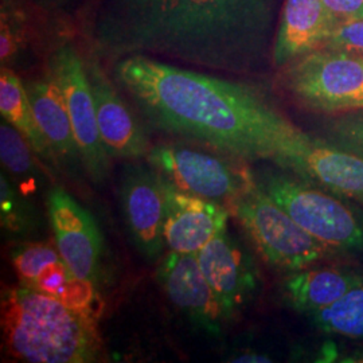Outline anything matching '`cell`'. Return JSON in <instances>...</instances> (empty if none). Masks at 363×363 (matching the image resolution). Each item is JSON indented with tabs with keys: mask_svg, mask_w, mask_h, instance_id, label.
<instances>
[{
	"mask_svg": "<svg viewBox=\"0 0 363 363\" xmlns=\"http://www.w3.org/2000/svg\"><path fill=\"white\" fill-rule=\"evenodd\" d=\"M117 81L156 128L240 160L279 166L303 130L247 85L157 61L121 58Z\"/></svg>",
	"mask_w": 363,
	"mask_h": 363,
	"instance_id": "1",
	"label": "cell"
},
{
	"mask_svg": "<svg viewBox=\"0 0 363 363\" xmlns=\"http://www.w3.org/2000/svg\"><path fill=\"white\" fill-rule=\"evenodd\" d=\"M363 283V273L345 267L306 268L286 276L283 292L298 311L310 315L331 306L351 288Z\"/></svg>",
	"mask_w": 363,
	"mask_h": 363,
	"instance_id": "17",
	"label": "cell"
},
{
	"mask_svg": "<svg viewBox=\"0 0 363 363\" xmlns=\"http://www.w3.org/2000/svg\"><path fill=\"white\" fill-rule=\"evenodd\" d=\"M55 245L77 277L99 284L103 237L91 213L60 186L46 196Z\"/></svg>",
	"mask_w": 363,
	"mask_h": 363,
	"instance_id": "11",
	"label": "cell"
},
{
	"mask_svg": "<svg viewBox=\"0 0 363 363\" xmlns=\"http://www.w3.org/2000/svg\"><path fill=\"white\" fill-rule=\"evenodd\" d=\"M284 78L288 91L312 111H363L362 55L318 49L291 61Z\"/></svg>",
	"mask_w": 363,
	"mask_h": 363,
	"instance_id": "6",
	"label": "cell"
},
{
	"mask_svg": "<svg viewBox=\"0 0 363 363\" xmlns=\"http://www.w3.org/2000/svg\"><path fill=\"white\" fill-rule=\"evenodd\" d=\"M232 211L262 259L277 269L296 272L337 252L304 230L256 181L237 196Z\"/></svg>",
	"mask_w": 363,
	"mask_h": 363,
	"instance_id": "4",
	"label": "cell"
},
{
	"mask_svg": "<svg viewBox=\"0 0 363 363\" xmlns=\"http://www.w3.org/2000/svg\"><path fill=\"white\" fill-rule=\"evenodd\" d=\"M335 25L363 19V0H322Z\"/></svg>",
	"mask_w": 363,
	"mask_h": 363,
	"instance_id": "28",
	"label": "cell"
},
{
	"mask_svg": "<svg viewBox=\"0 0 363 363\" xmlns=\"http://www.w3.org/2000/svg\"><path fill=\"white\" fill-rule=\"evenodd\" d=\"M322 49L349 52L363 57V19L337 23L325 39Z\"/></svg>",
	"mask_w": 363,
	"mask_h": 363,
	"instance_id": "26",
	"label": "cell"
},
{
	"mask_svg": "<svg viewBox=\"0 0 363 363\" xmlns=\"http://www.w3.org/2000/svg\"><path fill=\"white\" fill-rule=\"evenodd\" d=\"M49 76L65 99L82 167L91 181L103 183L109 175L111 156L100 136L86 64L73 46L64 45L52 57Z\"/></svg>",
	"mask_w": 363,
	"mask_h": 363,
	"instance_id": "8",
	"label": "cell"
},
{
	"mask_svg": "<svg viewBox=\"0 0 363 363\" xmlns=\"http://www.w3.org/2000/svg\"><path fill=\"white\" fill-rule=\"evenodd\" d=\"M120 202L135 247L144 259L156 261L166 247V195L162 175L144 166H127L120 183Z\"/></svg>",
	"mask_w": 363,
	"mask_h": 363,
	"instance_id": "10",
	"label": "cell"
},
{
	"mask_svg": "<svg viewBox=\"0 0 363 363\" xmlns=\"http://www.w3.org/2000/svg\"><path fill=\"white\" fill-rule=\"evenodd\" d=\"M310 318L327 334L363 339V283L351 288L331 306L311 312Z\"/></svg>",
	"mask_w": 363,
	"mask_h": 363,
	"instance_id": "22",
	"label": "cell"
},
{
	"mask_svg": "<svg viewBox=\"0 0 363 363\" xmlns=\"http://www.w3.org/2000/svg\"><path fill=\"white\" fill-rule=\"evenodd\" d=\"M159 286L189 320L210 335H218L225 320L217 298L196 255L169 252L156 271Z\"/></svg>",
	"mask_w": 363,
	"mask_h": 363,
	"instance_id": "14",
	"label": "cell"
},
{
	"mask_svg": "<svg viewBox=\"0 0 363 363\" xmlns=\"http://www.w3.org/2000/svg\"><path fill=\"white\" fill-rule=\"evenodd\" d=\"M272 0H111L96 28L108 54L154 52L233 69L265 26Z\"/></svg>",
	"mask_w": 363,
	"mask_h": 363,
	"instance_id": "2",
	"label": "cell"
},
{
	"mask_svg": "<svg viewBox=\"0 0 363 363\" xmlns=\"http://www.w3.org/2000/svg\"><path fill=\"white\" fill-rule=\"evenodd\" d=\"M232 361L240 363L272 362V359L269 357L257 354V352H242V354L234 357Z\"/></svg>",
	"mask_w": 363,
	"mask_h": 363,
	"instance_id": "29",
	"label": "cell"
},
{
	"mask_svg": "<svg viewBox=\"0 0 363 363\" xmlns=\"http://www.w3.org/2000/svg\"><path fill=\"white\" fill-rule=\"evenodd\" d=\"M255 181L316 240L335 250H363V223L337 195L274 169L253 172Z\"/></svg>",
	"mask_w": 363,
	"mask_h": 363,
	"instance_id": "5",
	"label": "cell"
},
{
	"mask_svg": "<svg viewBox=\"0 0 363 363\" xmlns=\"http://www.w3.org/2000/svg\"><path fill=\"white\" fill-rule=\"evenodd\" d=\"M100 136L111 157L140 159L151 151L142 124L123 101L97 62L86 64Z\"/></svg>",
	"mask_w": 363,
	"mask_h": 363,
	"instance_id": "15",
	"label": "cell"
},
{
	"mask_svg": "<svg viewBox=\"0 0 363 363\" xmlns=\"http://www.w3.org/2000/svg\"><path fill=\"white\" fill-rule=\"evenodd\" d=\"M328 140L363 156V111L333 121L328 127Z\"/></svg>",
	"mask_w": 363,
	"mask_h": 363,
	"instance_id": "25",
	"label": "cell"
},
{
	"mask_svg": "<svg viewBox=\"0 0 363 363\" xmlns=\"http://www.w3.org/2000/svg\"><path fill=\"white\" fill-rule=\"evenodd\" d=\"M0 220L1 228L15 235L31 233L38 228L37 210L4 172L0 174Z\"/></svg>",
	"mask_w": 363,
	"mask_h": 363,
	"instance_id": "23",
	"label": "cell"
},
{
	"mask_svg": "<svg viewBox=\"0 0 363 363\" xmlns=\"http://www.w3.org/2000/svg\"><path fill=\"white\" fill-rule=\"evenodd\" d=\"M334 27L335 22L322 0H286L273 49L274 62L286 65L322 49Z\"/></svg>",
	"mask_w": 363,
	"mask_h": 363,
	"instance_id": "16",
	"label": "cell"
},
{
	"mask_svg": "<svg viewBox=\"0 0 363 363\" xmlns=\"http://www.w3.org/2000/svg\"><path fill=\"white\" fill-rule=\"evenodd\" d=\"M163 187L166 195L164 242L171 252L196 255L214 237L228 230L230 211L226 206L189 194L164 178Z\"/></svg>",
	"mask_w": 363,
	"mask_h": 363,
	"instance_id": "13",
	"label": "cell"
},
{
	"mask_svg": "<svg viewBox=\"0 0 363 363\" xmlns=\"http://www.w3.org/2000/svg\"><path fill=\"white\" fill-rule=\"evenodd\" d=\"M0 310L4 349L15 361L91 363L101 357L94 310L69 307L22 284L3 291Z\"/></svg>",
	"mask_w": 363,
	"mask_h": 363,
	"instance_id": "3",
	"label": "cell"
},
{
	"mask_svg": "<svg viewBox=\"0 0 363 363\" xmlns=\"http://www.w3.org/2000/svg\"><path fill=\"white\" fill-rule=\"evenodd\" d=\"M62 259L58 249L49 244H27L16 247L11 255V262L22 286H31L49 264Z\"/></svg>",
	"mask_w": 363,
	"mask_h": 363,
	"instance_id": "24",
	"label": "cell"
},
{
	"mask_svg": "<svg viewBox=\"0 0 363 363\" xmlns=\"http://www.w3.org/2000/svg\"><path fill=\"white\" fill-rule=\"evenodd\" d=\"M0 113L3 120L10 123L15 130L26 138L35 155L52 164L57 163L58 159L54 155L42 130H39L38 123L33 113L26 85H23L21 78L6 66H1L0 69Z\"/></svg>",
	"mask_w": 363,
	"mask_h": 363,
	"instance_id": "19",
	"label": "cell"
},
{
	"mask_svg": "<svg viewBox=\"0 0 363 363\" xmlns=\"http://www.w3.org/2000/svg\"><path fill=\"white\" fill-rule=\"evenodd\" d=\"M34 150L26 138L6 120L0 124V159L13 178V184L23 195L34 194L40 186V175L34 159Z\"/></svg>",
	"mask_w": 363,
	"mask_h": 363,
	"instance_id": "21",
	"label": "cell"
},
{
	"mask_svg": "<svg viewBox=\"0 0 363 363\" xmlns=\"http://www.w3.org/2000/svg\"><path fill=\"white\" fill-rule=\"evenodd\" d=\"M225 320L241 311L257 292L259 271L252 255L228 230L196 253Z\"/></svg>",
	"mask_w": 363,
	"mask_h": 363,
	"instance_id": "12",
	"label": "cell"
},
{
	"mask_svg": "<svg viewBox=\"0 0 363 363\" xmlns=\"http://www.w3.org/2000/svg\"><path fill=\"white\" fill-rule=\"evenodd\" d=\"M25 27L22 18L1 7L0 18V61L1 65L11 61L23 45Z\"/></svg>",
	"mask_w": 363,
	"mask_h": 363,
	"instance_id": "27",
	"label": "cell"
},
{
	"mask_svg": "<svg viewBox=\"0 0 363 363\" xmlns=\"http://www.w3.org/2000/svg\"><path fill=\"white\" fill-rule=\"evenodd\" d=\"M279 167L363 206V156L303 132Z\"/></svg>",
	"mask_w": 363,
	"mask_h": 363,
	"instance_id": "9",
	"label": "cell"
},
{
	"mask_svg": "<svg viewBox=\"0 0 363 363\" xmlns=\"http://www.w3.org/2000/svg\"><path fill=\"white\" fill-rule=\"evenodd\" d=\"M152 167L174 186L223 206L255 181L253 172L218 155L182 145H156L147 155Z\"/></svg>",
	"mask_w": 363,
	"mask_h": 363,
	"instance_id": "7",
	"label": "cell"
},
{
	"mask_svg": "<svg viewBox=\"0 0 363 363\" xmlns=\"http://www.w3.org/2000/svg\"><path fill=\"white\" fill-rule=\"evenodd\" d=\"M26 91L39 130L50 144L55 157L67 164L81 163L65 99L55 81L50 76L31 81L27 84Z\"/></svg>",
	"mask_w": 363,
	"mask_h": 363,
	"instance_id": "18",
	"label": "cell"
},
{
	"mask_svg": "<svg viewBox=\"0 0 363 363\" xmlns=\"http://www.w3.org/2000/svg\"><path fill=\"white\" fill-rule=\"evenodd\" d=\"M28 288L57 298L77 310L97 311L99 307L96 286L77 277L62 259L49 264Z\"/></svg>",
	"mask_w": 363,
	"mask_h": 363,
	"instance_id": "20",
	"label": "cell"
}]
</instances>
